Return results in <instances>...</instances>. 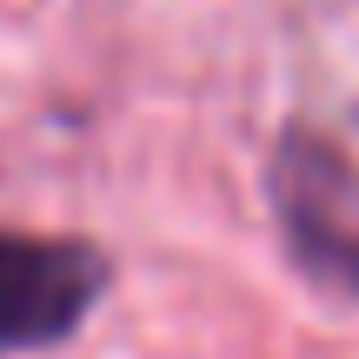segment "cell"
I'll use <instances>...</instances> for the list:
<instances>
[{
  "instance_id": "7a4b0ae2",
  "label": "cell",
  "mask_w": 359,
  "mask_h": 359,
  "mask_svg": "<svg viewBox=\"0 0 359 359\" xmlns=\"http://www.w3.org/2000/svg\"><path fill=\"white\" fill-rule=\"evenodd\" d=\"M107 293V259L87 240L0 233V353L67 339Z\"/></svg>"
},
{
  "instance_id": "6da1fadb",
  "label": "cell",
  "mask_w": 359,
  "mask_h": 359,
  "mask_svg": "<svg viewBox=\"0 0 359 359\" xmlns=\"http://www.w3.org/2000/svg\"><path fill=\"white\" fill-rule=\"evenodd\" d=\"M273 206H280V226L293 240L299 266L326 286L359 293V167L353 160L313 133L286 140L273 160Z\"/></svg>"
}]
</instances>
